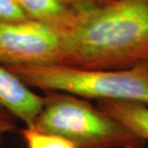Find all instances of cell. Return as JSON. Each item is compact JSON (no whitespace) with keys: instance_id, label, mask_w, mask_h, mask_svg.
I'll list each match as a JSON object with an SVG mask.
<instances>
[{"instance_id":"obj_11","label":"cell","mask_w":148,"mask_h":148,"mask_svg":"<svg viewBox=\"0 0 148 148\" xmlns=\"http://www.w3.org/2000/svg\"><path fill=\"white\" fill-rule=\"evenodd\" d=\"M76 10L80 12L90 10L94 7H98L105 3L109 2L110 0H67Z\"/></svg>"},{"instance_id":"obj_13","label":"cell","mask_w":148,"mask_h":148,"mask_svg":"<svg viewBox=\"0 0 148 148\" xmlns=\"http://www.w3.org/2000/svg\"><path fill=\"white\" fill-rule=\"evenodd\" d=\"M0 148H2V146H1V144H0Z\"/></svg>"},{"instance_id":"obj_7","label":"cell","mask_w":148,"mask_h":148,"mask_svg":"<svg viewBox=\"0 0 148 148\" xmlns=\"http://www.w3.org/2000/svg\"><path fill=\"white\" fill-rule=\"evenodd\" d=\"M97 108L148 141V107L140 103L102 100Z\"/></svg>"},{"instance_id":"obj_8","label":"cell","mask_w":148,"mask_h":148,"mask_svg":"<svg viewBox=\"0 0 148 148\" xmlns=\"http://www.w3.org/2000/svg\"><path fill=\"white\" fill-rule=\"evenodd\" d=\"M26 148H77L72 143L59 136L40 132L34 127L18 130Z\"/></svg>"},{"instance_id":"obj_10","label":"cell","mask_w":148,"mask_h":148,"mask_svg":"<svg viewBox=\"0 0 148 148\" xmlns=\"http://www.w3.org/2000/svg\"><path fill=\"white\" fill-rule=\"evenodd\" d=\"M16 131H17L16 118L7 112L0 111V140L3 135Z\"/></svg>"},{"instance_id":"obj_5","label":"cell","mask_w":148,"mask_h":148,"mask_svg":"<svg viewBox=\"0 0 148 148\" xmlns=\"http://www.w3.org/2000/svg\"><path fill=\"white\" fill-rule=\"evenodd\" d=\"M43 95L34 92L7 66L0 64V111L33 127L43 107Z\"/></svg>"},{"instance_id":"obj_4","label":"cell","mask_w":148,"mask_h":148,"mask_svg":"<svg viewBox=\"0 0 148 148\" xmlns=\"http://www.w3.org/2000/svg\"><path fill=\"white\" fill-rule=\"evenodd\" d=\"M64 33L36 20L0 24V64L60 66Z\"/></svg>"},{"instance_id":"obj_2","label":"cell","mask_w":148,"mask_h":148,"mask_svg":"<svg viewBox=\"0 0 148 148\" xmlns=\"http://www.w3.org/2000/svg\"><path fill=\"white\" fill-rule=\"evenodd\" d=\"M43 107L33 126L62 137L77 148H143L146 141L93 106L88 99L45 91Z\"/></svg>"},{"instance_id":"obj_3","label":"cell","mask_w":148,"mask_h":148,"mask_svg":"<svg viewBox=\"0 0 148 148\" xmlns=\"http://www.w3.org/2000/svg\"><path fill=\"white\" fill-rule=\"evenodd\" d=\"M7 67L30 88L43 92L63 91L88 100L134 102L148 107L145 63L122 70H90L64 66Z\"/></svg>"},{"instance_id":"obj_6","label":"cell","mask_w":148,"mask_h":148,"mask_svg":"<svg viewBox=\"0 0 148 148\" xmlns=\"http://www.w3.org/2000/svg\"><path fill=\"white\" fill-rule=\"evenodd\" d=\"M32 20L44 23L66 34L78 18L80 11L67 0H16Z\"/></svg>"},{"instance_id":"obj_12","label":"cell","mask_w":148,"mask_h":148,"mask_svg":"<svg viewBox=\"0 0 148 148\" xmlns=\"http://www.w3.org/2000/svg\"><path fill=\"white\" fill-rule=\"evenodd\" d=\"M144 63H145V64H146V66H147V69H148V59H147V60H146L145 62H144Z\"/></svg>"},{"instance_id":"obj_9","label":"cell","mask_w":148,"mask_h":148,"mask_svg":"<svg viewBox=\"0 0 148 148\" xmlns=\"http://www.w3.org/2000/svg\"><path fill=\"white\" fill-rule=\"evenodd\" d=\"M30 19L16 0H0V24Z\"/></svg>"},{"instance_id":"obj_1","label":"cell","mask_w":148,"mask_h":148,"mask_svg":"<svg viewBox=\"0 0 148 148\" xmlns=\"http://www.w3.org/2000/svg\"><path fill=\"white\" fill-rule=\"evenodd\" d=\"M147 59L148 0H110L80 12L64 34L60 66L122 70Z\"/></svg>"}]
</instances>
